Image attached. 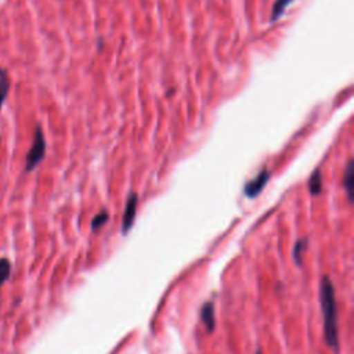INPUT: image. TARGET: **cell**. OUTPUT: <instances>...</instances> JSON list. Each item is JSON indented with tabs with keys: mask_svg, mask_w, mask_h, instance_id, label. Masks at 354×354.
<instances>
[{
	"mask_svg": "<svg viewBox=\"0 0 354 354\" xmlns=\"http://www.w3.org/2000/svg\"><path fill=\"white\" fill-rule=\"evenodd\" d=\"M308 191L311 195H318L322 191V173L319 169H315L308 178Z\"/></svg>",
	"mask_w": 354,
	"mask_h": 354,
	"instance_id": "8",
	"label": "cell"
},
{
	"mask_svg": "<svg viewBox=\"0 0 354 354\" xmlns=\"http://www.w3.org/2000/svg\"><path fill=\"white\" fill-rule=\"evenodd\" d=\"M46 155V140H44V134L43 130L40 127V124H36L35 129V136H33V145L30 147V151L26 155V160H25V171L30 173L35 170V167L43 160Z\"/></svg>",
	"mask_w": 354,
	"mask_h": 354,
	"instance_id": "2",
	"label": "cell"
},
{
	"mask_svg": "<svg viewBox=\"0 0 354 354\" xmlns=\"http://www.w3.org/2000/svg\"><path fill=\"white\" fill-rule=\"evenodd\" d=\"M308 248V238L304 236V238H300L296 241L295 246H293V260L296 263V266L301 267L303 266V257H304V253Z\"/></svg>",
	"mask_w": 354,
	"mask_h": 354,
	"instance_id": "7",
	"label": "cell"
},
{
	"mask_svg": "<svg viewBox=\"0 0 354 354\" xmlns=\"http://www.w3.org/2000/svg\"><path fill=\"white\" fill-rule=\"evenodd\" d=\"M270 171L267 169H261V171L253 178L250 180L249 183H246V185L243 187V194L248 196V198H254L257 196L263 188L266 187V184L268 183L270 180Z\"/></svg>",
	"mask_w": 354,
	"mask_h": 354,
	"instance_id": "4",
	"label": "cell"
},
{
	"mask_svg": "<svg viewBox=\"0 0 354 354\" xmlns=\"http://www.w3.org/2000/svg\"><path fill=\"white\" fill-rule=\"evenodd\" d=\"M353 184H354V169H353V159H348L344 174H343V187L348 196V201L353 202Z\"/></svg>",
	"mask_w": 354,
	"mask_h": 354,
	"instance_id": "6",
	"label": "cell"
},
{
	"mask_svg": "<svg viewBox=\"0 0 354 354\" xmlns=\"http://www.w3.org/2000/svg\"><path fill=\"white\" fill-rule=\"evenodd\" d=\"M256 354H261V353H260V350H257V353H256Z\"/></svg>",
	"mask_w": 354,
	"mask_h": 354,
	"instance_id": "13",
	"label": "cell"
},
{
	"mask_svg": "<svg viewBox=\"0 0 354 354\" xmlns=\"http://www.w3.org/2000/svg\"><path fill=\"white\" fill-rule=\"evenodd\" d=\"M10 91V76L4 68H0V109Z\"/></svg>",
	"mask_w": 354,
	"mask_h": 354,
	"instance_id": "9",
	"label": "cell"
},
{
	"mask_svg": "<svg viewBox=\"0 0 354 354\" xmlns=\"http://www.w3.org/2000/svg\"><path fill=\"white\" fill-rule=\"evenodd\" d=\"M293 0H277L272 6V11H271V21H277L283 11L286 10V7L292 3Z\"/></svg>",
	"mask_w": 354,
	"mask_h": 354,
	"instance_id": "10",
	"label": "cell"
},
{
	"mask_svg": "<svg viewBox=\"0 0 354 354\" xmlns=\"http://www.w3.org/2000/svg\"><path fill=\"white\" fill-rule=\"evenodd\" d=\"M109 220V214L106 210H101L98 214L94 216V218L91 220V230L97 231L98 228L104 227L106 224V221Z\"/></svg>",
	"mask_w": 354,
	"mask_h": 354,
	"instance_id": "11",
	"label": "cell"
},
{
	"mask_svg": "<svg viewBox=\"0 0 354 354\" xmlns=\"http://www.w3.org/2000/svg\"><path fill=\"white\" fill-rule=\"evenodd\" d=\"M201 321L205 325L207 332H213L216 326V317H214V304L213 301H206L201 307Z\"/></svg>",
	"mask_w": 354,
	"mask_h": 354,
	"instance_id": "5",
	"label": "cell"
},
{
	"mask_svg": "<svg viewBox=\"0 0 354 354\" xmlns=\"http://www.w3.org/2000/svg\"><path fill=\"white\" fill-rule=\"evenodd\" d=\"M319 304L324 314V336L326 344L335 351L339 350L337 333V307L335 288L328 275H324L319 282Z\"/></svg>",
	"mask_w": 354,
	"mask_h": 354,
	"instance_id": "1",
	"label": "cell"
},
{
	"mask_svg": "<svg viewBox=\"0 0 354 354\" xmlns=\"http://www.w3.org/2000/svg\"><path fill=\"white\" fill-rule=\"evenodd\" d=\"M137 205H138L137 194L130 192V195L127 198V202H126L124 213H123V217H122V234L123 235H126L134 224L136 213H137Z\"/></svg>",
	"mask_w": 354,
	"mask_h": 354,
	"instance_id": "3",
	"label": "cell"
},
{
	"mask_svg": "<svg viewBox=\"0 0 354 354\" xmlns=\"http://www.w3.org/2000/svg\"><path fill=\"white\" fill-rule=\"evenodd\" d=\"M11 272V264L8 259H0V286L8 279Z\"/></svg>",
	"mask_w": 354,
	"mask_h": 354,
	"instance_id": "12",
	"label": "cell"
}]
</instances>
